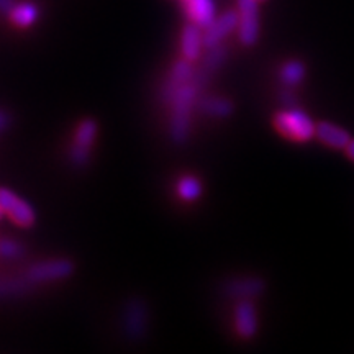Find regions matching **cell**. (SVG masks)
I'll list each match as a JSON object with an SVG mask.
<instances>
[{
	"mask_svg": "<svg viewBox=\"0 0 354 354\" xmlns=\"http://www.w3.org/2000/svg\"><path fill=\"white\" fill-rule=\"evenodd\" d=\"M8 15H10L13 24H17L19 26H30L38 19V10L33 3L26 2L13 7Z\"/></svg>",
	"mask_w": 354,
	"mask_h": 354,
	"instance_id": "obj_16",
	"label": "cell"
},
{
	"mask_svg": "<svg viewBox=\"0 0 354 354\" xmlns=\"http://www.w3.org/2000/svg\"><path fill=\"white\" fill-rule=\"evenodd\" d=\"M202 28H198L196 24L187 25L183 32V53L184 57L189 61H196L201 56V48L203 46V35Z\"/></svg>",
	"mask_w": 354,
	"mask_h": 354,
	"instance_id": "obj_13",
	"label": "cell"
},
{
	"mask_svg": "<svg viewBox=\"0 0 354 354\" xmlns=\"http://www.w3.org/2000/svg\"><path fill=\"white\" fill-rule=\"evenodd\" d=\"M197 84L194 79L185 84L172 97V118H171V135L177 143H183L187 138L190 125V112H192L194 100L197 94Z\"/></svg>",
	"mask_w": 354,
	"mask_h": 354,
	"instance_id": "obj_1",
	"label": "cell"
},
{
	"mask_svg": "<svg viewBox=\"0 0 354 354\" xmlns=\"http://www.w3.org/2000/svg\"><path fill=\"white\" fill-rule=\"evenodd\" d=\"M201 109L203 112L215 115V117H227L233 112L232 102L227 99H220V97H207L201 102Z\"/></svg>",
	"mask_w": 354,
	"mask_h": 354,
	"instance_id": "obj_17",
	"label": "cell"
},
{
	"mask_svg": "<svg viewBox=\"0 0 354 354\" xmlns=\"http://www.w3.org/2000/svg\"><path fill=\"white\" fill-rule=\"evenodd\" d=\"M184 2H185V0H184Z\"/></svg>",
	"mask_w": 354,
	"mask_h": 354,
	"instance_id": "obj_27",
	"label": "cell"
},
{
	"mask_svg": "<svg viewBox=\"0 0 354 354\" xmlns=\"http://www.w3.org/2000/svg\"><path fill=\"white\" fill-rule=\"evenodd\" d=\"M20 253H21L20 246L17 245L15 241H10V240L0 241V254H2L3 258H15V256H19Z\"/></svg>",
	"mask_w": 354,
	"mask_h": 354,
	"instance_id": "obj_21",
	"label": "cell"
},
{
	"mask_svg": "<svg viewBox=\"0 0 354 354\" xmlns=\"http://www.w3.org/2000/svg\"><path fill=\"white\" fill-rule=\"evenodd\" d=\"M238 24H240V19H238L236 12H225L223 15L214 20V24L209 28H205V33H203V46L209 48V50L214 46H218L221 39L227 38L230 33H233L238 28Z\"/></svg>",
	"mask_w": 354,
	"mask_h": 354,
	"instance_id": "obj_4",
	"label": "cell"
},
{
	"mask_svg": "<svg viewBox=\"0 0 354 354\" xmlns=\"http://www.w3.org/2000/svg\"><path fill=\"white\" fill-rule=\"evenodd\" d=\"M238 38L245 46H253L259 38V0H238Z\"/></svg>",
	"mask_w": 354,
	"mask_h": 354,
	"instance_id": "obj_3",
	"label": "cell"
},
{
	"mask_svg": "<svg viewBox=\"0 0 354 354\" xmlns=\"http://www.w3.org/2000/svg\"><path fill=\"white\" fill-rule=\"evenodd\" d=\"M223 59H225V50L220 46V44H218V46L210 48V53L207 55L205 59H203L202 68L198 69L196 77H194V82H196L197 86H202V84L205 82L207 79H209L210 74L214 73L216 68H218Z\"/></svg>",
	"mask_w": 354,
	"mask_h": 354,
	"instance_id": "obj_14",
	"label": "cell"
},
{
	"mask_svg": "<svg viewBox=\"0 0 354 354\" xmlns=\"http://www.w3.org/2000/svg\"><path fill=\"white\" fill-rule=\"evenodd\" d=\"M344 151H346V154H348V158L351 159V161H354V140H351L348 143V146L346 148H344Z\"/></svg>",
	"mask_w": 354,
	"mask_h": 354,
	"instance_id": "obj_23",
	"label": "cell"
},
{
	"mask_svg": "<svg viewBox=\"0 0 354 354\" xmlns=\"http://www.w3.org/2000/svg\"><path fill=\"white\" fill-rule=\"evenodd\" d=\"M305 77V64L302 61H289L281 68V81L286 84V86L294 87L299 86L300 82L304 81Z\"/></svg>",
	"mask_w": 354,
	"mask_h": 354,
	"instance_id": "obj_15",
	"label": "cell"
},
{
	"mask_svg": "<svg viewBox=\"0 0 354 354\" xmlns=\"http://www.w3.org/2000/svg\"><path fill=\"white\" fill-rule=\"evenodd\" d=\"M259 2H263V0H259Z\"/></svg>",
	"mask_w": 354,
	"mask_h": 354,
	"instance_id": "obj_26",
	"label": "cell"
},
{
	"mask_svg": "<svg viewBox=\"0 0 354 354\" xmlns=\"http://www.w3.org/2000/svg\"><path fill=\"white\" fill-rule=\"evenodd\" d=\"M236 331L243 338H253L258 331V313L250 300H241L234 312Z\"/></svg>",
	"mask_w": 354,
	"mask_h": 354,
	"instance_id": "obj_8",
	"label": "cell"
},
{
	"mask_svg": "<svg viewBox=\"0 0 354 354\" xmlns=\"http://www.w3.org/2000/svg\"><path fill=\"white\" fill-rule=\"evenodd\" d=\"M7 125V117L3 113H0V130Z\"/></svg>",
	"mask_w": 354,
	"mask_h": 354,
	"instance_id": "obj_24",
	"label": "cell"
},
{
	"mask_svg": "<svg viewBox=\"0 0 354 354\" xmlns=\"http://www.w3.org/2000/svg\"><path fill=\"white\" fill-rule=\"evenodd\" d=\"M201 183L196 177H183L177 184V192L184 201H196L201 196Z\"/></svg>",
	"mask_w": 354,
	"mask_h": 354,
	"instance_id": "obj_18",
	"label": "cell"
},
{
	"mask_svg": "<svg viewBox=\"0 0 354 354\" xmlns=\"http://www.w3.org/2000/svg\"><path fill=\"white\" fill-rule=\"evenodd\" d=\"M2 214H3V209H2V207H0V216H2Z\"/></svg>",
	"mask_w": 354,
	"mask_h": 354,
	"instance_id": "obj_25",
	"label": "cell"
},
{
	"mask_svg": "<svg viewBox=\"0 0 354 354\" xmlns=\"http://www.w3.org/2000/svg\"><path fill=\"white\" fill-rule=\"evenodd\" d=\"M185 10L192 24L202 30L209 28L216 19L214 0H185Z\"/></svg>",
	"mask_w": 354,
	"mask_h": 354,
	"instance_id": "obj_10",
	"label": "cell"
},
{
	"mask_svg": "<svg viewBox=\"0 0 354 354\" xmlns=\"http://www.w3.org/2000/svg\"><path fill=\"white\" fill-rule=\"evenodd\" d=\"M315 136L322 141L323 145L333 149H344L351 141L349 133L342 127H336L330 122L317 123Z\"/></svg>",
	"mask_w": 354,
	"mask_h": 354,
	"instance_id": "obj_9",
	"label": "cell"
},
{
	"mask_svg": "<svg viewBox=\"0 0 354 354\" xmlns=\"http://www.w3.org/2000/svg\"><path fill=\"white\" fill-rule=\"evenodd\" d=\"M274 127L282 136L297 143H305L315 136L317 125L302 110H282L274 115Z\"/></svg>",
	"mask_w": 354,
	"mask_h": 354,
	"instance_id": "obj_2",
	"label": "cell"
},
{
	"mask_svg": "<svg viewBox=\"0 0 354 354\" xmlns=\"http://www.w3.org/2000/svg\"><path fill=\"white\" fill-rule=\"evenodd\" d=\"M0 207L21 227H30L35 221V212L28 203L21 201L7 189H0Z\"/></svg>",
	"mask_w": 354,
	"mask_h": 354,
	"instance_id": "obj_5",
	"label": "cell"
},
{
	"mask_svg": "<svg viewBox=\"0 0 354 354\" xmlns=\"http://www.w3.org/2000/svg\"><path fill=\"white\" fill-rule=\"evenodd\" d=\"M95 133H97L95 123L92 122V120H84L81 125H79V128H77L76 141H74V145L84 146V148L91 149L92 143H94Z\"/></svg>",
	"mask_w": 354,
	"mask_h": 354,
	"instance_id": "obj_19",
	"label": "cell"
},
{
	"mask_svg": "<svg viewBox=\"0 0 354 354\" xmlns=\"http://www.w3.org/2000/svg\"><path fill=\"white\" fill-rule=\"evenodd\" d=\"M74 266L71 261L59 259V261H48V263L35 264L28 271V281L32 282H48L57 281L71 276Z\"/></svg>",
	"mask_w": 354,
	"mask_h": 354,
	"instance_id": "obj_6",
	"label": "cell"
},
{
	"mask_svg": "<svg viewBox=\"0 0 354 354\" xmlns=\"http://www.w3.org/2000/svg\"><path fill=\"white\" fill-rule=\"evenodd\" d=\"M228 295H232L234 299L241 300H250L259 295L264 290V282L258 277H246V279H234V281L228 282V286L225 287Z\"/></svg>",
	"mask_w": 354,
	"mask_h": 354,
	"instance_id": "obj_12",
	"label": "cell"
},
{
	"mask_svg": "<svg viewBox=\"0 0 354 354\" xmlns=\"http://www.w3.org/2000/svg\"><path fill=\"white\" fill-rule=\"evenodd\" d=\"M13 7H15L13 0H0V12L2 13H10Z\"/></svg>",
	"mask_w": 354,
	"mask_h": 354,
	"instance_id": "obj_22",
	"label": "cell"
},
{
	"mask_svg": "<svg viewBox=\"0 0 354 354\" xmlns=\"http://www.w3.org/2000/svg\"><path fill=\"white\" fill-rule=\"evenodd\" d=\"M88 156H91V149L84 148V146L74 145L71 148V161L76 166H84L88 161Z\"/></svg>",
	"mask_w": 354,
	"mask_h": 354,
	"instance_id": "obj_20",
	"label": "cell"
},
{
	"mask_svg": "<svg viewBox=\"0 0 354 354\" xmlns=\"http://www.w3.org/2000/svg\"><path fill=\"white\" fill-rule=\"evenodd\" d=\"M190 63H192V61L185 59V57H184L183 61L176 63L174 68H172L169 81L166 82L165 88H162V97H165L166 100H171L180 87L192 81L194 68H192V64H190Z\"/></svg>",
	"mask_w": 354,
	"mask_h": 354,
	"instance_id": "obj_11",
	"label": "cell"
},
{
	"mask_svg": "<svg viewBox=\"0 0 354 354\" xmlns=\"http://www.w3.org/2000/svg\"><path fill=\"white\" fill-rule=\"evenodd\" d=\"M125 331L133 339L143 338L146 330V305L141 300H131L125 308Z\"/></svg>",
	"mask_w": 354,
	"mask_h": 354,
	"instance_id": "obj_7",
	"label": "cell"
}]
</instances>
